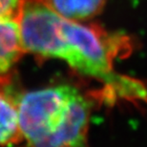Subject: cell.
<instances>
[{
    "mask_svg": "<svg viewBox=\"0 0 147 147\" xmlns=\"http://www.w3.org/2000/svg\"><path fill=\"white\" fill-rule=\"evenodd\" d=\"M21 140L16 106L10 96L0 91V146L16 144Z\"/></svg>",
    "mask_w": 147,
    "mask_h": 147,
    "instance_id": "5b68a950",
    "label": "cell"
},
{
    "mask_svg": "<svg viewBox=\"0 0 147 147\" xmlns=\"http://www.w3.org/2000/svg\"><path fill=\"white\" fill-rule=\"evenodd\" d=\"M23 54L17 19L0 18V78L7 75Z\"/></svg>",
    "mask_w": 147,
    "mask_h": 147,
    "instance_id": "3957f363",
    "label": "cell"
},
{
    "mask_svg": "<svg viewBox=\"0 0 147 147\" xmlns=\"http://www.w3.org/2000/svg\"><path fill=\"white\" fill-rule=\"evenodd\" d=\"M17 22L24 53L57 58L78 73L101 82L112 96L145 99L142 83L114 69L117 41L95 25L61 16L46 0H22Z\"/></svg>",
    "mask_w": 147,
    "mask_h": 147,
    "instance_id": "6da1fadb",
    "label": "cell"
},
{
    "mask_svg": "<svg viewBox=\"0 0 147 147\" xmlns=\"http://www.w3.org/2000/svg\"><path fill=\"white\" fill-rule=\"evenodd\" d=\"M0 91L16 104L28 147H86L91 102L78 88L58 84L17 92L2 76Z\"/></svg>",
    "mask_w": 147,
    "mask_h": 147,
    "instance_id": "7a4b0ae2",
    "label": "cell"
},
{
    "mask_svg": "<svg viewBox=\"0 0 147 147\" xmlns=\"http://www.w3.org/2000/svg\"><path fill=\"white\" fill-rule=\"evenodd\" d=\"M53 10L74 21H87L103 10L106 0H46Z\"/></svg>",
    "mask_w": 147,
    "mask_h": 147,
    "instance_id": "277c9868",
    "label": "cell"
},
{
    "mask_svg": "<svg viewBox=\"0 0 147 147\" xmlns=\"http://www.w3.org/2000/svg\"><path fill=\"white\" fill-rule=\"evenodd\" d=\"M22 0H0V18L17 19Z\"/></svg>",
    "mask_w": 147,
    "mask_h": 147,
    "instance_id": "8992f818",
    "label": "cell"
}]
</instances>
